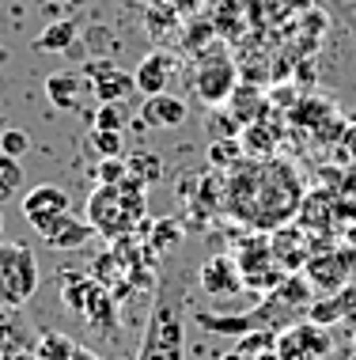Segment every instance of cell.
I'll use <instances>...</instances> for the list:
<instances>
[{
    "mask_svg": "<svg viewBox=\"0 0 356 360\" xmlns=\"http://www.w3.org/2000/svg\"><path fill=\"white\" fill-rule=\"evenodd\" d=\"M292 330H296V338H300L303 360H322V356H330L334 338H330V330H326L322 323H315V319H303V323H296Z\"/></svg>",
    "mask_w": 356,
    "mask_h": 360,
    "instance_id": "15",
    "label": "cell"
},
{
    "mask_svg": "<svg viewBox=\"0 0 356 360\" xmlns=\"http://www.w3.org/2000/svg\"><path fill=\"white\" fill-rule=\"evenodd\" d=\"M69 360H99V356H95V353H91V349H84V345H76Z\"/></svg>",
    "mask_w": 356,
    "mask_h": 360,
    "instance_id": "32",
    "label": "cell"
},
{
    "mask_svg": "<svg viewBox=\"0 0 356 360\" xmlns=\"http://www.w3.org/2000/svg\"><path fill=\"white\" fill-rule=\"evenodd\" d=\"M171 76H175V57L163 53V50H152V53L137 65L133 80H137V91H140V95H159V91H167V80H171Z\"/></svg>",
    "mask_w": 356,
    "mask_h": 360,
    "instance_id": "12",
    "label": "cell"
},
{
    "mask_svg": "<svg viewBox=\"0 0 356 360\" xmlns=\"http://www.w3.org/2000/svg\"><path fill=\"white\" fill-rule=\"evenodd\" d=\"M72 349H76V342H69V338L42 334V342H38V360H69Z\"/></svg>",
    "mask_w": 356,
    "mask_h": 360,
    "instance_id": "25",
    "label": "cell"
},
{
    "mask_svg": "<svg viewBox=\"0 0 356 360\" xmlns=\"http://www.w3.org/2000/svg\"><path fill=\"white\" fill-rule=\"evenodd\" d=\"M91 236H95L91 220H80V217H72V212L57 217L50 228L42 231V239H46V247H50V250H80Z\"/></svg>",
    "mask_w": 356,
    "mask_h": 360,
    "instance_id": "10",
    "label": "cell"
},
{
    "mask_svg": "<svg viewBox=\"0 0 356 360\" xmlns=\"http://www.w3.org/2000/svg\"><path fill=\"white\" fill-rule=\"evenodd\" d=\"M273 342H277V330H250V334H243L235 342V349H239V353H246V356H258L262 349H269Z\"/></svg>",
    "mask_w": 356,
    "mask_h": 360,
    "instance_id": "28",
    "label": "cell"
},
{
    "mask_svg": "<svg viewBox=\"0 0 356 360\" xmlns=\"http://www.w3.org/2000/svg\"><path fill=\"white\" fill-rule=\"evenodd\" d=\"M0 239H4V220H0Z\"/></svg>",
    "mask_w": 356,
    "mask_h": 360,
    "instance_id": "36",
    "label": "cell"
},
{
    "mask_svg": "<svg viewBox=\"0 0 356 360\" xmlns=\"http://www.w3.org/2000/svg\"><path fill=\"white\" fill-rule=\"evenodd\" d=\"M125 174H129V163H125L121 155H103V160L95 163V179H99V186H118Z\"/></svg>",
    "mask_w": 356,
    "mask_h": 360,
    "instance_id": "23",
    "label": "cell"
},
{
    "mask_svg": "<svg viewBox=\"0 0 356 360\" xmlns=\"http://www.w3.org/2000/svg\"><path fill=\"white\" fill-rule=\"evenodd\" d=\"M186 356V326H182V307L167 292L159 296L156 311L148 319V334L140 345V360H182Z\"/></svg>",
    "mask_w": 356,
    "mask_h": 360,
    "instance_id": "1",
    "label": "cell"
},
{
    "mask_svg": "<svg viewBox=\"0 0 356 360\" xmlns=\"http://www.w3.org/2000/svg\"><path fill=\"white\" fill-rule=\"evenodd\" d=\"M91 288H95V277H80V274L65 277V288H61L65 307L76 311V315H84V311H88V300H91Z\"/></svg>",
    "mask_w": 356,
    "mask_h": 360,
    "instance_id": "20",
    "label": "cell"
},
{
    "mask_svg": "<svg viewBox=\"0 0 356 360\" xmlns=\"http://www.w3.org/2000/svg\"><path fill=\"white\" fill-rule=\"evenodd\" d=\"M19 209H23V220L31 224V228L42 236L46 228L57 220V217H65L69 212V193H65L61 186H34V190H27V198L19 201Z\"/></svg>",
    "mask_w": 356,
    "mask_h": 360,
    "instance_id": "5",
    "label": "cell"
},
{
    "mask_svg": "<svg viewBox=\"0 0 356 360\" xmlns=\"http://www.w3.org/2000/svg\"><path fill=\"white\" fill-rule=\"evenodd\" d=\"M186 103L178 99V95H144V106H140V122L152 125V129H175V125L186 122Z\"/></svg>",
    "mask_w": 356,
    "mask_h": 360,
    "instance_id": "11",
    "label": "cell"
},
{
    "mask_svg": "<svg viewBox=\"0 0 356 360\" xmlns=\"http://www.w3.org/2000/svg\"><path fill=\"white\" fill-rule=\"evenodd\" d=\"M228 114H232V122H239V125L265 118V99H262V91H258L254 84H235V91L228 95Z\"/></svg>",
    "mask_w": 356,
    "mask_h": 360,
    "instance_id": "13",
    "label": "cell"
},
{
    "mask_svg": "<svg viewBox=\"0 0 356 360\" xmlns=\"http://www.w3.org/2000/svg\"><path fill=\"white\" fill-rule=\"evenodd\" d=\"M352 349H356V334H352Z\"/></svg>",
    "mask_w": 356,
    "mask_h": 360,
    "instance_id": "37",
    "label": "cell"
},
{
    "mask_svg": "<svg viewBox=\"0 0 356 360\" xmlns=\"http://www.w3.org/2000/svg\"><path fill=\"white\" fill-rule=\"evenodd\" d=\"M303 277L311 281L319 292H338V288H345L352 281V274H349V266H345V258L341 255H311L307 258V266H303Z\"/></svg>",
    "mask_w": 356,
    "mask_h": 360,
    "instance_id": "8",
    "label": "cell"
},
{
    "mask_svg": "<svg viewBox=\"0 0 356 360\" xmlns=\"http://www.w3.org/2000/svg\"><path fill=\"white\" fill-rule=\"evenodd\" d=\"M46 95H50V103L57 110H72L76 95H80V72H72V69L50 72L46 76Z\"/></svg>",
    "mask_w": 356,
    "mask_h": 360,
    "instance_id": "16",
    "label": "cell"
},
{
    "mask_svg": "<svg viewBox=\"0 0 356 360\" xmlns=\"http://www.w3.org/2000/svg\"><path fill=\"white\" fill-rule=\"evenodd\" d=\"M243 141L239 137H232V133H228V137H216L213 144H209V163H213L216 171H224V167H235L239 160H243Z\"/></svg>",
    "mask_w": 356,
    "mask_h": 360,
    "instance_id": "21",
    "label": "cell"
},
{
    "mask_svg": "<svg viewBox=\"0 0 356 360\" xmlns=\"http://www.w3.org/2000/svg\"><path fill=\"white\" fill-rule=\"evenodd\" d=\"M91 148L99 152V160L103 155H121V148H125L121 129H91Z\"/></svg>",
    "mask_w": 356,
    "mask_h": 360,
    "instance_id": "27",
    "label": "cell"
},
{
    "mask_svg": "<svg viewBox=\"0 0 356 360\" xmlns=\"http://www.w3.org/2000/svg\"><path fill=\"white\" fill-rule=\"evenodd\" d=\"M235 84H239L235 80V65L224 50H213L209 57H201L194 87H197V95L205 103H228V95L235 91Z\"/></svg>",
    "mask_w": 356,
    "mask_h": 360,
    "instance_id": "4",
    "label": "cell"
},
{
    "mask_svg": "<svg viewBox=\"0 0 356 360\" xmlns=\"http://www.w3.org/2000/svg\"><path fill=\"white\" fill-rule=\"evenodd\" d=\"M197 281L209 296H232V292H243V285H246L239 266H235V258H228V255H213V258L201 262Z\"/></svg>",
    "mask_w": 356,
    "mask_h": 360,
    "instance_id": "6",
    "label": "cell"
},
{
    "mask_svg": "<svg viewBox=\"0 0 356 360\" xmlns=\"http://www.w3.org/2000/svg\"><path fill=\"white\" fill-rule=\"evenodd\" d=\"M125 163H129V171L137 174V179H144L148 186L163 179V160H159L156 152H137L133 160H125Z\"/></svg>",
    "mask_w": 356,
    "mask_h": 360,
    "instance_id": "22",
    "label": "cell"
},
{
    "mask_svg": "<svg viewBox=\"0 0 356 360\" xmlns=\"http://www.w3.org/2000/svg\"><path fill=\"white\" fill-rule=\"evenodd\" d=\"M182 239V224L178 220H159L152 224V250H167Z\"/></svg>",
    "mask_w": 356,
    "mask_h": 360,
    "instance_id": "29",
    "label": "cell"
},
{
    "mask_svg": "<svg viewBox=\"0 0 356 360\" xmlns=\"http://www.w3.org/2000/svg\"><path fill=\"white\" fill-rule=\"evenodd\" d=\"M303 231H307L303 224L300 228H277V236L269 239L273 243V258H277V266H281L284 274H300V269L307 266V258H311Z\"/></svg>",
    "mask_w": 356,
    "mask_h": 360,
    "instance_id": "9",
    "label": "cell"
},
{
    "mask_svg": "<svg viewBox=\"0 0 356 360\" xmlns=\"http://www.w3.org/2000/svg\"><path fill=\"white\" fill-rule=\"evenodd\" d=\"M254 360H281V353H277V345H269V349H262Z\"/></svg>",
    "mask_w": 356,
    "mask_h": 360,
    "instance_id": "34",
    "label": "cell"
},
{
    "mask_svg": "<svg viewBox=\"0 0 356 360\" xmlns=\"http://www.w3.org/2000/svg\"><path fill=\"white\" fill-rule=\"evenodd\" d=\"M0 179H4V182H12L15 190L23 186V167H19V160H15V155L0 152Z\"/></svg>",
    "mask_w": 356,
    "mask_h": 360,
    "instance_id": "31",
    "label": "cell"
},
{
    "mask_svg": "<svg viewBox=\"0 0 356 360\" xmlns=\"http://www.w3.org/2000/svg\"><path fill=\"white\" fill-rule=\"evenodd\" d=\"M38 292V258L23 243H0V307H23Z\"/></svg>",
    "mask_w": 356,
    "mask_h": 360,
    "instance_id": "2",
    "label": "cell"
},
{
    "mask_svg": "<svg viewBox=\"0 0 356 360\" xmlns=\"http://www.w3.org/2000/svg\"><path fill=\"white\" fill-rule=\"evenodd\" d=\"M84 319H88L91 326H99V330H114V296L99 285V281H95V288H91V300H88Z\"/></svg>",
    "mask_w": 356,
    "mask_h": 360,
    "instance_id": "19",
    "label": "cell"
},
{
    "mask_svg": "<svg viewBox=\"0 0 356 360\" xmlns=\"http://www.w3.org/2000/svg\"><path fill=\"white\" fill-rule=\"evenodd\" d=\"M88 220H91V228L99 231V236H107V239H118V236H125V231H133L137 224H144L137 212L129 209V201H125V193L118 186H99L91 193Z\"/></svg>",
    "mask_w": 356,
    "mask_h": 360,
    "instance_id": "3",
    "label": "cell"
},
{
    "mask_svg": "<svg viewBox=\"0 0 356 360\" xmlns=\"http://www.w3.org/2000/svg\"><path fill=\"white\" fill-rule=\"evenodd\" d=\"M76 34H80L76 19H57V23H50L42 34L34 38V50H42V53H65V50H72Z\"/></svg>",
    "mask_w": 356,
    "mask_h": 360,
    "instance_id": "17",
    "label": "cell"
},
{
    "mask_svg": "<svg viewBox=\"0 0 356 360\" xmlns=\"http://www.w3.org/2000/svg\"><path fill=\"white\" fill-rule=\"evenodd\" d=\"M243 152L250 155V160H265V155L277 152V144H281V137H277V125H265V118L258 122H246L243 125Z\"/></svg>",
    "mask_w": 356,
    "mask_h": 360,
    "instance_id": "14",
    "label": "cell"
},
{
    "mask_svg": "<svg viewBox=\"0 0 356 360\" xmlns=\"http://www.w3.org/2000/svg\"><path fill=\"white\" fill-rule=\"evenodd\" d=\"M330 103H322V99H303L300 106H292V122L296 125H307V129H311V125H319L322 118H330Z\"/></svg>",
    "mask_w": 356,
    "mask_h": 360,
    "instance_id": "24",
    "label": "cell"
},
{
    "mask_svg": "<svg viewBox=\"0 0 356 360\" xmlns=\"http://www.w3.org/2000/svg\"><path fill=\"white\" fill-rule=\"evenodd\" d=\"M12 182H4V179H0V205H4V201H12Z\"/></svg>",
    "mask_w": 356,
    "mask_h": 360,
    "instance_id": "33",
    "label": "cell"
},
{
    "mask_svg": "<svg viewBox=\"0 0 356 360\" xmlns=\"http://www.w3.org/2000/svg\"><path fill=\"white\" fill-rule=\"evenodd\" d=\"M91 91L99 103H125L133 91H137V80L133 72H121L118 65H91Z\"/></svg>",
    "mask_w": 356,
    "mask_h": 360,
    "instance_id": "7",
    "label": "cell"
},
{
    "mask_svg": "<svg viewBox=\"0 0 356 360\" xmlns=\"http://www.w3.org/2000/svg\"><path fill=\"white\" fill-rule=\"evenodd\" d=\"M330 224L334 220V193H307V198L300 201V224L307 231H322L319 224Z\"/></svg>",
    "mask_w": 356,
    "mask_h": 360,
    "instance_id": "18",
    "label": "cell"
},
{
    "mask_svg": "<svg viewBox=\"0 0 356 360\" xmlns=\"http://www.w3.org/2000/svg\"><path fill=\"white\" fill-rule=\"evenodd\" d=\"M220 360H254V356H246V353H239V349H232V353H224Z\"/></svg>",
    "mask_w": 356,
    "mask_h": 360,
    "instance_id": "35",
    "label": "cell"
},
{
    "mask_svg": "<svg viewBox=\"0 0 356 360\" xmlns=\"http://www.w3.org/2000/svg\"><path fill=\"white\" fill-rule=\"evenodd\" d=\"M27 148H31V137H27L23 129H4V133H0V152H8V155H15V160H23Z\"/></svg>",
    "mask_w": 356,
    "mask_h": 360,
    "instance_id": "30",
    "label": "cell"
},
{
    "mask_svg": "<svg viewBox=\"0 0 356 360\" xmlns=\"http://www.w3.org/2000/svg\"><path fill=\"white\" fill-rule=\"evenodd\" d=\"M129 114H125V103H99L95 110V129H125Z\"/></svg>",
    "mask_w": 356,
    "mask_h": 360,
    "instance_id": "26",
    "label": "cell"
}]
</instances>
